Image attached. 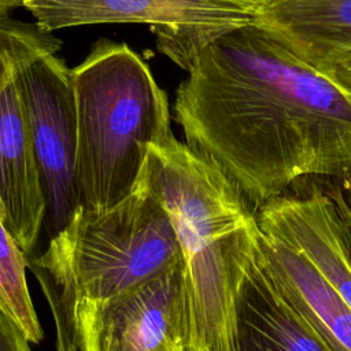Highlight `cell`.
<instances>
[{
	"label": "cell",
	"instance_id": "cell-1",
	"mask_svg": "<svg viewBox=\"0 0 351 351\" xmlns=\"http://www.w3.org/2000/svg\"><path fill=\"white\" fill-rule=\"evenodd\" d=\"M177 89L185 143L256 211L303 178L351 180V96L255 21L200 49Z\"/></svg>",
	"mask_w": 351,
	"mask_h": 351
},
{
	"label": "cell",
	"instance_id": "cell-2",
	"mask_svg": "<svg viewBox=\"0 0 351 351\" xmlns=\"http://www.w3.org/2000/svg\"><path fill=\"white\" fill-rule=\"evenodd\" d=\"M138 181L165 207L177 234L188 346L234 351L237 299L261 250L256 211L218 166L173 133L149 147Z\"/></svg>",
	"mask_w": 351,
	"mask_h": 351
},
{
	"label": "cell",
	"instance_id": "cell-3",
	"mask_svg": "<svg viewBox=\"0 0 351 351\" xmlns=\"http://www.w3.org/2000/svg\"><path fill=\"white\" fill-rule=\"evenodd\" d=\"M29 267L51 307L56 351H78L75 308L134 289L182 262L173 222L140 181L110 208L80 206Z\"/></svg>",
	"mask_w": 351,
	"mask_h": 351
},
{
	"label": "cell",
	"instance_id": "cell-4",
	"mask_svg": "<svg viewBox=\"0 0 351 351\" xmlns=\"http://www.w3.org/2000/svg\"><path fill=\"white\" fill-rule=\"evenodd\" d=\"M82 206L104 210L136 188L149 147L171 132L166 92L126 44L99 40L73 69Z\"/></svg>",
	"mask_w": 351,
	"mask_h": 351
},
{
	"label": "cell",
	"instance_id": "cell-5",
	"mask_svg": "<svg viewBox=\"0 0 351 351\" xmlns=\"http://www.w3.org/2000/svg\"><path fill=\"white\" fill-rule=\"evenodd\" d=\"M15 78L47 203L45 233L56 234L82 204L73 70L51 32L18 21L11 29Z\"/></svg>",
	"mask_w": 351,
	"mask_h": 351
},
{
	"label": "cell",
	"instance_id": "cell-6",
	"mask_svg": "<svg viewBox=\"0 0 351 351\" xmlns=\"http://www.w3.org/2000/svg\"><path fill=\"white\" fill-rule=\"evenodd\" d=\"M78 351H181L186 343L180 262L132 291L75 308Z\"/></svg>",
	"mask_w": 351,
	"mask_h": 351
},
{
	"label": "cell",
	"instance_id": "cell-7",
	"mask_svg": "<svg viewBox=\"0 0 351 351\" xmlns=\"http://www.w3.org/2000/svg\"><path fill=\"white\" fill-rule=\"evenodd\" d=\"M47 203L15 78L12 43L0 27V215L26 255L45 223Z\"/></svg>",
	"mask_w": 351,
	"mask_h": 351
},
{
	"label": "cell",
	"instance_id": "cell-8",
	"mask_svg": "<svg viewBox=\"0 0 351 351\" xmlns=\"http://www.w3.org/2000/svg\"><path fill=\"white\" fill-rule=\"evenodd\" d=\"M23 7L48 32L97 23H144L155 33L182 27L229 32L255 15L233 0H30Z\"/></svg>",
	"mask_w": 351,
	"mask_h": 351
},
{
	"label": "cell",
	"instance_id": "cell-9",
	"mask_svg": "<svg viewBox=\"0 0 351 351\" xmlns=\"http://www.w3.org/2000/svg\"><path fill=\"white\" fill-rule=\"evenodd\" d=\"M256 217L262 232L299 248L351 308V256L326 189L313 184L306 192H285L261 206Z\"/></svg>",
	"mask_w": 351,
	"mask_h": 351
},
{
	"label": "cell",
	"instance_id": "cell-10",
	"mask_svg": "<svg viewBox=\"0 0 351 351\" xmlns=\"http://www.w3.org/2000/svg\"><path fill=\"white\" fill-rule=\"evenodd\" d=\"M234 351H332L277 285L262 248L237 299Z\"/></svg>",
	"mask_w": 351,
	"mask_h": 351
},
{
	"label": "cell",
	"instance_id": "cell-11",
	"mask_svg": "<svg viewBox=\"0 0 351 351\" xmlns=\"http://www.w3.org/2000/svg\"><path fill=\"white\" fill-rule=\"evenodd\" d=\"M263 262L291 303L332 351H351V308L295 245L262 232Z\"/></svg>",
	"mask_w": 351,
	"mask_h": 351
},
{
	"label": "cell",
	"instance_id": "cell-12",
	"mask_svg": "<svg viewBox=\"0 0 351 351\" xmlns=\"http://www.w3.org/2000/svg\"><path fill=\"white\" fill-rule=\"evenodd\" d=\"M254 21L314 67L351 49V0H269Z\"/></svg>",
	"mask_w": 351,
	"mask_h": 351
},
{
	"label": "cell",
	"instance_id": "cell-13",
	"mask_svg": "<svg viewBox=\"0 0 351 351\" xmlns=\"http://www.w3.org/2000/svg\"><path fill=\"white\" fill-rule=\"evenodd\" d=\"M27 255L19 247L0 215V306L16 322L30 344H38L44 330L29 292Z\"/></svg>",
	"mask_w": 351,
	"mask_h": 351
},
{
	"label": "cell",
	"instance_id": "cell-14",
	"mask_svg": "<svg viewBox=\"0 0 351 351\" xmlns=\"http://www.w3.org/2000/svg\"><path fill=\"white\" fill-rule=\"evenodd\" d=\"M332 181L333 182H330V185L325 189L336 204L344 243L351 256V180L348 181L332 180Z\"/></svg>",
	"mask_w": 351,
	"mask_h": 351
},
{
	"label": "cell",
	"instance_id": "cell-15",
	"mask_svg": "<svg viewBox=\"0 0 351 351\" xmlns=\"http://www.w3.org/2000/svg\"><path fill=\"white\" fill-rule=\"evenodd\" d=\"M315 67L351 96V49Z\"/></svg>",
	"mask_w": 351,
	"mask_h": 351
},
{
	"label": "cell",
	"instance_id": "cell-16",
	"mask_svg": "<svg viewBox=\"0 0 351 351\" xmlns=\"http://www.w3.org/2000/svg\"><path fill=\"white\" fill-rule=\"evenodd\" d=\"M0 351H33L16 322L0 306Z\"/></svg>",
	"mask_w": 351,
	"mask_h": 351
},
{
	"label": "cell",
	"instance_id": "cell-17",
	"mask_svg": "<svg viewBox=\"0 0 351 351\" xmlns=\"http://www.w3.org/2000/svg\"><path fill=\"white\" fill-rule=\"evenodd\" d=\"M30 0H0V14H7L15 7H23Z\"/></svg>",
	"mask_w": 351,
	"mask_h": 351
},
{
	"label": "cell",
	"instance_id": "cell-18",
	"mask_svg": "<svg viewBox=\"0 0 351 351\" xmlns=\"http://www.w3.org/2000/svg\"><path fill=\"white\" fill-rule=\"evenodd\" d=\"M233 1H236V3H239V4H243V5H245V7H250V8H252L254 11H256L258 8H261L262 5H265L269 0H233Z\"/></svg>",
	"mask_w": 351,
	"mask_h": 351
},
{
	"label": "cell",
	"instance_id": "cell-19",
	"mask_svg": "<svg viewBox=\"0 0 351 351\" xmlns=\"http://www.w3.org/2000/svg\"><path fill=\"white\" fill-rule=\"evenodd\" d=\"M181 351H195V350H192L191 347H185V348H182Z\"/></svg>",
	"mask_w": 351,
	"mask_h": 351
}]
</instances>
